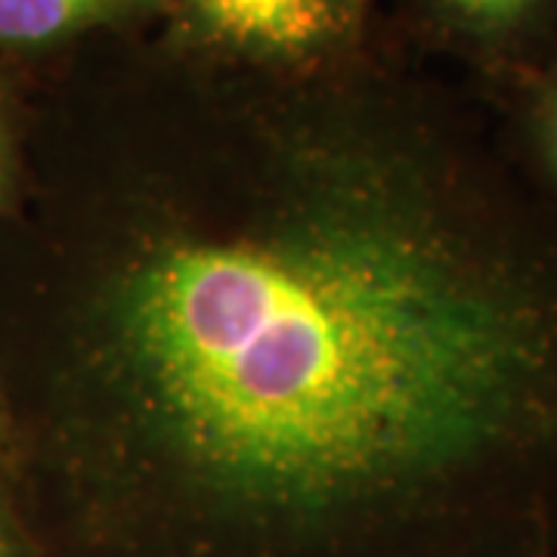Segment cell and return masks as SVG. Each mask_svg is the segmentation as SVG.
I'll list each match as a JSON object with an SVG mask.
<instances>
[{"instance_id": "5", "label": "cell", "mask_w": 557, "mask_h": 557, "mask_svg": "<svg viewBox=\"0 0 557 557\" xmlns=\"http://www.w3.org/2000/svg\"><path fill=\"white\" fill-rule=\"evenodd\" d=\"M533 127H536L542 156L552 164L557 177V57L545 69V78L539 81L536 102H533Z\"/></svg>"}, {"instance_id": "3", "label": "cell", "mask_w": 557, "mask_h": 557, "mask_svg": "<svg viewBox=\"0 0 557 557\" xmlns=\"http://www.w3.org/2000/svg\"><path fill=\"white\" fill-rule=\"evenodd\" d=\"M161 7L168 0H0V53L57 47Z\"/></svg>"}, {"instance_id": "2", "label": "cell", "mask_w": 557, "mask_h": 557, "mask_svg": "<svg viewBox=\"0 0 557 557\" xmlns=\"http://www.w3.org/2000/svg\"><path fill=\"white\" fill-rule=\"evenodd\" d=\"M180 7L223 53L310 69L354 44L366 0H180Z\"/></svg>"}, {"instance_id": "6", "label": "cell", "mask_w": 557, "mask_h": 557, "mask_svg": "<svg viewBox=\"0 0 557 557\" xmlns=\"http://www.w3.org/2000/svg\"><path fill=\"white\" fill-rule=\"evenodd\" d=\"M0 557H22L20 542H16V536H13V530H10V523H7L3 515H0Z\"/></svg>"}, {"instance_id": "4", "label": "cell", "mask_w": 557, "mask_h": 557, "mask_svg": "<svg viewBox=\"0 0 557 557\" xmlns=\"http://www.w3.org/2000/svg\"><path fill=\"white\" fill-rule=\"evenodd\" d=\"M557 0H424L431 20L453 38L502 47L527 35Z\"/></svg>"}, {"instance_id": "1", "label": "cell", "mask_w": 557, "mask_h": 557, "mask_svg": "<svg viewBox=\"0 0 557 557\" xmlns=\"http://www.w3.org/2000/svg\"><path fill=\"white\" fill-rule=\"evenodd\" d=\"M251 208L143 226L87 307L100 478L180 520L329 536L557 431V282L428 127L278 112Z\"/></svg>"}]
</instances>
